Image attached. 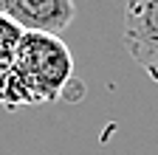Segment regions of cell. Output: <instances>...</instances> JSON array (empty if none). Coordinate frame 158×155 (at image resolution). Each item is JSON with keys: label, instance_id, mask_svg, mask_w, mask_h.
Instances as JSON below:
<instances>
[{"label": "cell", "instance_id": "6da1fadb", "mask_svg": "<svg viewBox=\"0 0 158 155\" xmlns=\"http://www.w3.org/2000/svg\"><path fill=\"white\" fill-rule=\"evenodd\" d=\"M73 79V56L68 45L51 34H23L14 54L11 79L3 107L17 110L28 104H51L65 99Z\"/></svg>", "mask_w": 158, "mask_h": 155}, {"label": "cell", "instance_id": "7a4b0ae2", "mask_svg": "<svg viewBox=\"0 0 158 155\" xmlns=\"http://www.w3.org/2000/svg\"><path fill=\"white\" fill-rule=\"evenodd\" d=\"M122 34L133 62L158 85V0L127 3Z\"/></svg>", "mask_w": 158, "mask_h": 155}, {"label": "cell", "instance_id": "3957f363", "mask_svg": "<svg viewBox=\"0 0 158 155\" xmlns=\"http://www.w3.org/2000/svg\"><path fill=\"white\" fill-rule=\"evenodd\" d=\"M0 11L9 20H14L26 34L51 37L65 31L76 17V6L71 0H0Z\"/></svg>", "mask_w": 158, "mask_h": 155}, {"label": "cell", "instance_id": "277c9868", "mask_svg": "<svg viewBox=\"0 0 158 155\" xmlns=\"http://www.w3.org/2000/svg\"><path fill=\"white\" fill-rule=\"evenodd\" d=\"M23 34H26L23 28L0 11V54H14L20 40H23Z\"/></svg>", "mask_w": 158, "mask_h": 155}, {"label": "cell", "instance_id": "5b68a950", "mask_svg": "<svg viewBox=\"0 0 158 155\" xmlns=\"http://www.w3.org/2000/svg\"><path fill=\"white\" fill-rule=\"evenodd\" d=\"M17 54V51H14ZM14 54H0V104H3V96L11 79V68H14Z\"/></svg>", "mask_w": 158, "mask_h": 155}]
</instances>
